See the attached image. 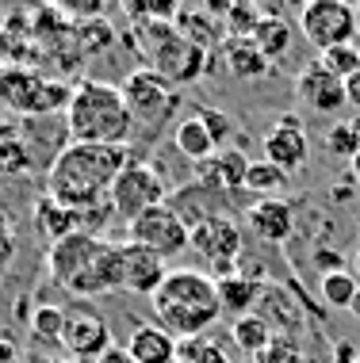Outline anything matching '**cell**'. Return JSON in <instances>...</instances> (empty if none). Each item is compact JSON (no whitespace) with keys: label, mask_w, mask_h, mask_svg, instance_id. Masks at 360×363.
I'll use <instances>...</instances> for the list:
<instances>
[{"label":"cell","mask_w":360,"mask_h":363,"mask_svg":"<svg viewBox=\"0 0 360 363\" xmlns=\"http://www.w3.org/2000/svg\"><path fill=\"white\" fill-rule=\"evenodd\" d=\"M356 230H360V218H356Z\"/></svg>","instance_id":"cell-45"},{"label":"cell","mask_w":360,"mask_h":363,"mask_svg":"<svg viewBox=\"0 0 360 363\" xmlns=\"http://www.w3.org/2000/svg\"><path fill=\"white\" fill-rule=\"evenodd\" d=\"M349 272H353V276H356V283H360V249L353 252V268H349Z\"/></svg>","instance_id":"cell-42"},{"label":"cell","mask_w":360,"mask_h":363,"mask_svg":"<svg viewBox=\"0 0 360 363\" xmlns=\"http://www.w3.org/2000/svg\"><path fill=\"white\" fill-rule=\"evenodd\" d=\"M253 43H257V50L265 54L268 62H280V57L291 50V43H295V31L288 27V19L265 16V19H261V27L253 31Z\"/></svg>","instance_id":"cell-26"},{"label":"cell","mask_w":360,"mask_h":363,"mask_svg":"<svg viewBox=\"0 0 360 363\" xmlns=\"http://www.w3.org/2000/svg\"><path fill=\"white\" fill-rule=\"evenodd\" d=\"M349 313H353V318L360 321V291H356V298H353V306H349Z\"/></svg>","instance_id":"cell-43"},{"label":"cell","mask_w":360,"mask_h":363,"mask_svg":"<svg viewBox=\"0 0 360 363\" xmlns=\"http://www.w3.org/2000/svg\"><path fill=\"white\" fill-rule=\"evenodd\" d=\"M268 12H261V8L253 4H230L227 12V38H253V31L261 27V19Z\"/></svg>","instance_id":"cell-32"},{"label":"cell","mask_w":360,"mask_h":363,"mask_svg":"<svg viewBox=\"0 0 360 363\" xmlns=\"http://www.w3.org/2000/svg\"><path fill=\"white\" fill-rule=\"evenodd\" d=\"M119 92H123L126 111H131V119H134V130L158 134L180 107L177 84H169L161 73H153V69H134L119 84Z\"/></svg>","instance_id":"cell-5"},{"label":"cell","mask_w":360,"mask_h":363,"mask_svg":"<svg viewBox=\"0 0 360 363\" xmlns=\"http://www.w3.org/2000/svg\"><path fill=\"white\" fill-rule=\"evenodd\" d=\"M96 363H134V359H131V352H126V348H119V345H111V348L104 352V356L96 359Z\"/></svg>","instance_id":"cell-39"},{"label":"cell","mask_w":360,"mask_h":363,"mask_svg":"<svg viewBox=\"0 0 360 363\" xmlns=\"http://www.w3.org/2000/svg\"><path fill=\"white\" fill-rule=\"evenodd\" d=\"M192 252L203 257L211 279H227L234 276V264L241 252V230L234 218L227 214H211L200 225H192Z\"/></svg>","instance_id":"cell-9"},{"label":"cell","mask_w":360,"mask_h":363,"mask_svg":"<svg viewBox=\"0 0 360 363\" xmlns=\"http://www.w3.org/2000/svg\"><path fill=\"white\" fill-rule=\"evenodd\" d=\"M161 203H169V184H165V176L146 161L126 164L119 172V180L111 184V195H108L111 214H119L126 225L138 218V214L161 207Z\"/></svg>","instance_id":"cell-6"},{"label":"cell","mask_w":360,"mask_h":363,"mask_svg":"<svg viewBox=\"0 0 360 363\" xmlns=\"http://www.w3.org/2000/svg\"><path fill=\"white\" fill-rule=\"evenodd\" d=\"M215 291H219L222 313H230V318L238 321V318H249V313L257 310L261 294H265V283L234 272V276H227V279H215Z\"/></svg>","instance_id":"cell-19"},{"label":"cell","mask_w":360,"mask_h":363,"mask_svg":"<svg viewBox=\"0 0 360 363\" xmlns=\"http://www.w3.org/2000/svg\"><path fill=\"white\" fill-rule=\"evenodd\" d=\"M222 57H227V69L234 73L238 81H261V77L272 69V62L257 50L253 38H227V43H222Z\"/></svg>","instance_id":"cell-21"},{"label":"cell","mask_w":360,"mask_h":363,"mask_svg":"<svg viewBox=\"0 0 360 363\" xmlns=\"http://www.w3.org/2000/svg\"><path fill=\"white\" fill-rule=\"evenodd\" d=\"M173 145H177V150L188 157V161H196V164L211 161V157L219 153V145H215V138L207 134V126H203L200 115H188V119L177 123V130H173Z\"/></svg>","instance_id":"cell-22"},{"label":"cell","mask_w":360,"mask_h":363,"mask_svg":"<svg viewBox=\"0 0 360 363\" xmlns=\"http://www.w3.org/2000/svg\"><path fill=\"white\" fill-rule=\"evenodd\" d=\"M196 115L203 119V126H207V134L215 138V145H219V150H222V145H227L230 138H234V119H230V115L215 111V107H200Z\"/></svg>","instance_id":"cell-34"},{"label":"cell","mask_w":360,"mask_h":363,"mask_svg":"<svg viewBox=\"0 0 360 363\" xmlns=\"http://www.w3.org/2000/svg\"><path fill=\"white\" fill-rule=\"evenodd\" d=\"M246 222L265 245H284L295 233V211L284 199H257L246 211Z\"/></svg>","instance_id":"cell-15"},{"label":"cell","mask_w":360,"mask_h":363,"mask_svg":"<svg viewBox=\"0 0 360 363\" xmlns=\"http://www.w3.org/2000/svg\"><path fill=\"white\" fill-rule=\"evenodd\" d=\"M126 352H131L134 363H177L180 340L173 333H165L158 321H146V325H134L131 337H126Z\"/></svg>","instance_id":"cell-17"},{"label":"cell","mask_w":360,"mask_h":363,"mask_svg":"<svg viewBox=\"0 0 360 363\" xmlns=\"http://www.w3.org/2000/svg\"><path fill=\"white\" fill-rule=\"evenodd\" d=\"M315 268H318V276L342 272V268H345V257H342L337 249H326V245H318V249H315Z\"/></svg>","instance_id":"cell-37"},{"label":"cell","mask_w":360,"mask_h":363,"mask_svg":"<svg viewBox=\"0 0 360 363\" xmlns=\"http://www.w3.org/2000/svg\"><path fill=\"white\" fill-rule=\"evenodd\" d=\"M131 164L126 145H81L70 142L54 153L46 169V195L77 214L96 211L108 203L111 184Z\"/></svg>","instance_id":"cell-1"},{"label":"cell","mask_w":360,"mask_h":363,"mask_svg":"<svg viewBox=\"0 0 360 363\" xmlns=\"http://www.w3.org/2000/svg\"><path fill=\"white\" fill-rule=\"evenodd\" d=\"M165 276H169V264H165L161 257H153L150 249H142V245L123 241V291L153 298L158 287L165 283Z\"/></svg>","instance_id":"cell-14"},{"label":"cell","mask_w":360,"mask_h":363,"mask_svg":"<svg viewBox=\"0 0 360 363\" xmlns=\"http://www.w3.org/2000/svg\"><path fill=\"white\" fill-rule=\"evenodd\" d=\"M326 150L334 157H353L360 153V119L356 123H329L326 130Z\"/></svg>","instance_id":"cell-31"},{"label":"cell","mask_w":360,"mask_h":363,"mask_svg":"<svg viewBox=\"0 0 360 363\" xmlns=\"http://www.w3.org/2000/svg\"><path fill=\"white\" fill-rule=\"evenodd\" d=\"M62 333H65V310L62 306H50V302L35 306V313H31V337L62 345Z\"/></svg>","instance_id":"cell-30"},{"label":"cell","mask_w":360,"mask_h":363,"mask_svg":"<svg viewBox=\"0 0 360 363\" xmlns=\"http://www.w3.org/2000/svg\"><path fill=\"white\" fill-rule=\"evenodd\" d=\"M62 348L70 352V359H84L96 363L104 352L111 348V329L89 306H77L73 313L65 310V333H62Z\"/></svg>","instance_id":"cell-11"},{"label":"cell","mask_w":360,"mask_h":363,"mask_svg":"<svg viewBox=\"0 0 360 363\" xmlns=\"http://www.w3.org/2000/svg\"><path fill=\"white\" fill-rule=\"evenodd\" d=\"M356 291H360V283H356V276L349 268L329 272V276H318V294H322V302L329 310H349L353 298H356Z\"/></svg>","instance_id":"cell-27"},{"label":"cell","mask_w":360,"mask_h":363,"mask_svg":"<svg viewBox=\"0 0 360 363\" xmlns=\"http://www.w3.org/2000/svg\"><path fill=\"white\" fill-rule=\"evenodd\" d=\"M16 257V230H12V222H8V214L0 211V276H4V268L12 264Z\"/></svg>","instance_id":"cell-36"},{"label":"cell","mask_w":360,"mask_h":363,"mask_svg":"<svg viewBox=\"0 0 360 363\" xmlns=\"http://www.w3.org/2000/svg\"><path fill=\"white\" fill-rule=\"evenodd\" d=\"M299 31L318 54L356 43V8L345 0H310L299 8Z\"/></svg>","instance_id":"cell-8"},{"label":"cell","mask_w":360,"mask_h":363,"mask_svg":"<svg viewBox=\"0 0 360 363\" xmlns=\"http://www.w3.org/2000/svg\"><path fill=\"white\" fill-rule=\"evenodd\" d=\"M356 38H360V8H356Z\"/></svg>","instance_id":"cell-44"},{"label":"cell","mask_w":360,"mask_h":363,"mask_svg":"<svg viewBox=\"0 0 360 363\" xmlns=\"http://www.w3.org/2000/svg\"><path fill=\"white\" fill-rule=\"evenodd\" d=\"M138 46L153 73H161L169 84H192L207 73V50L177 31V23H138L134 27Z\"/></svg>","instance_id":"cell-4"},{"label":"cell","mask_w":360,"mask_h":363,"mask_svg":"<svg viewBox=\"0 0 360 363\" xmlns=\"http://www.w3.org/2000/svg\"><path fill=\"white\" fill-rule=\"evenodd\" d=\"M284 188H288V172H280L276 164H268V161H249L241 191H253V195H261V199H276V191H284Z\"/></svg>","instance_id":"cell-28"},{"label":"cell","mask_w":360,"mask_h":363,"mask_svg":"<svg viewBox=\"0 0 360 363\" xmlns=\"http://www.w3.org/2000/svg\"><path fill=\"white\" fill-rule=\"evenodd\" d=\"M23 172L27 169V150L19 142H0V172Z\"/></svg>","instance_id":"cell-35"},{"label":"cell","mask_w":360,"mask_h":363,"mask_svg":"<svg viewBox=\"0 0 360 363\" xmlns=\"http://www.w3.org/2000/svg\"><path fill=\"white\" fill-rule=\"evenodd\" d=\"M12 359H16V348L8 340H0V363H12Z\"/></svg>","instance_id":"cell-40"},{"label":"cell","mask_w":360,"mask_h":363,"mask_svg":"<svg viewBox=\"0 0 360 363\" xmlns=\"http://www.w3.org/2000/svg\"><path fill=\"white\" fill-rule=\"evenodd\" d=\"M65 130L70 142L81 145H126L134 134V119L126 111L119 84L81 81L65 107Z\"/></svg>","instance_id":"cell-3"},{"label":"cell","mask_w":360,"mask_h":363,"mask_svg":"<svg viewBox=\"0 0 360 363\" xmlns=\"http://www.w3.org/2000/svg\"><path fill=\"white\" fill-rule=\"evenodd\" d=\"M150 306L158 325L173 333L177 340H196L222 318L215 279L200 268H169V276L150 298Z\"/></svg>","instance_id":"cell-2"},{"label":"cell","mask_w":360,"mask_h":363,"mask_svg":"<svg viewBox=\"0 0 360 363\" xmlns=\"http://www.w3.org/2000/svg\"><path fill=\"white\" fill-rule=\"evenodd\" d=\"M345 100H349V107H353V111L360 115V73L345 81Z\"/></svg>","instance_id":"cell-38"},{"label":"cell","mask_w":360,"mask_h":363,"mask_svg":"<svg viewBox=\"0 0 360 363\" xmlns=\"http://www.w3.org/2000/svg\"><path fill=\"white\" fill-rule=\"evenodd\" d=\"M177 363H230V359H227V352H222L215 340L196 337V340H180Z\"/></svg>","instance_id":"cell-33"},{"label":"cell","mask_w":360,"mask_h":363,"mask_svg":"<svg viewBox=\"0 0 360 363\" xmlns=\"http://www.w3.org/2000/svg\"><path fill=\"white\" fill-rule=\"evenodd\" d=\"M123 291V245H104V252L96 257V264L81 276V283L70 291L77 298H100V294Z\"/></svg>","instance_id":"cell-16"},{"label":"cell","mask_w":360,"mask_h":363,"mask_svg":"<svg viewBox=\"0 0 360 363\" xmlns=\"http://www.w3.org/2000/svg\"><path fill=\"white\" fill-rule=\"evenodd\" d=\"M307 157H310V138H307L303 123L295 115H280L276 126L265 134V161L291 176L307 164Z\"/></svg>","instance_id":"cell-13"},{"label":"cell","mask_w":360,"mask_h":363,"mask_svg":"<svg viewBox=\"0 0 360 363\" xmlns=\"http://www.w3.org/2000/svg\"><path fill=\"white\" fill-rule=\"evenodd\" d=\"M246 169L249 161L241 157L238 150H219L211 161L200 164V184L211 191H241V184H246Z\"/></svg>","instance_id":"cell-18"},{"label":"cell","mask_w":360,"mask_h":363,"mask_svg":"<svg viewBox=\"0 0 360 363\" xmlns=\"http://www.w3.org/2000/svg\"><path fill=\"white\" fill-rule=\"evenodd\" d=\"M295 100L303 104L310 115H318V119H334V115H342L349 107L345 81L329 77L322 65H307V69L295 77Z\"/></svg>","instance_id":"cell-12"},{"label":"cell","mask_w":360,"mask_h":363,"mask_svg":"<svg viewBox=\"0 0 360 363\" xmlns=\"http://www.w3.org/2000/svg\"><path fill=\"white\" fill-rule=\"evenodd\" d=\"M126 241L142 245V249H150L153 257H161L169 264L173 257H180L184 249H192V230L169 203H161V207L138 214V218L126 225Z\"/></svg>","instance_id":"cell-7"},{"label":"cell","mask_w":360,"mask_h":363,"mask_svg":"<svg viewBox=\"0 0 360 363\" xmlns=\"http://www.w3.org/2000/svg\"><path fill=\"white\" fill-rule=\"evenodd\" d=\"M35 225H38V233L54 245V241H62V238H70V233L81 230V214L62 207V203H54L50 195H46V199L35 203Z\"/></svg>","instance_id":"cell-23"},{"label":"cell","mask_w":360,"mask_h":363,"mask_svg":"<svg viewBox=\"0 0 360 363\" xmlns=\"http://www.w3.org/2000/svg\"><path fill=\"white\" fill-rule=\"evenodd\" d=\"M104 245L108 241H104L100 233H89V230H77L70 238L54 241L50 249H46V272H50V279L58 287L73 291L84 272L96 264V257L104 252Z\"/></svg>","instance_id":"cell-10"},{"label":"cell","mask_w":360,"mask_h":363,"mask_svg":"<svg viewBox=\"0 0 360 363\" xmlns=\"http://www.w3.org/2000/svg\"><path fill=\"white\" fill-rule=\"evenodd\" d=\"M349 169H353V180H356V188H360V153L353 157V161H349Z\"/></svg>","instance_id":"cell-41"},{"label":"cell","mask_w":360,"mask_h":363,"mask_svg":"<svg viewBox=\"0 0 360 363\" xmlns=\"http://www.w3.org/2000/svg\"><path fill=\"white\" fill-rule=\"evenodd\" d=\"M177 31L184 38H192L196 46H203V50L211 54V46L222 38V31H227V23H219V19H211L207 12H200V8H180L177 16Z\"/></svg>","instance_id":"cell-24"},{"label":"cell","mask_w":360,"mask_h":363,"mask_svg":"<svg viewBox=\"0 0 360 363\" xmlns=\"http://www.w3.org/2000/svg\"><path fill=\"white\" fill-rule=\"evenodd\" d=\"M43 77L35 69H23V65H8V69H0V104L16 107V111L23 115H35V100L38 92H43Z\"/></svg>","instance_id":"cell-20"},{"label":"cell","mask_w":360,"mask_h":363,"mask_svg":"<svg viewBox=\"0 0 360 363\" xmlns=\"http://www.w3.org/2000/svg\"><path fill=\"white\" fill-rule=\"evenodd\" d=\"M329 77H337V81H349V77L360 73V46L349 43V46H334V50H322L318 54V62Z\"/></svg>","instance_id":"cell-29"},{"label":"cell","mask_w":360,"mask_h":363,"mask_svg":"<svg viewBox=\"0 0 360 363\" xmlns=\"http://www.w3.org/2000/svg\"><path fill=\"white\" fill-rule=\"evenodd\" d=\"M230 340H234V345L246 352V356H265L268 352V345L276 337H272V325L265 318H257V313H249V318H238L234 325H230Z\"/></svg>","instance_id":"cell-25"}]
</instances>
